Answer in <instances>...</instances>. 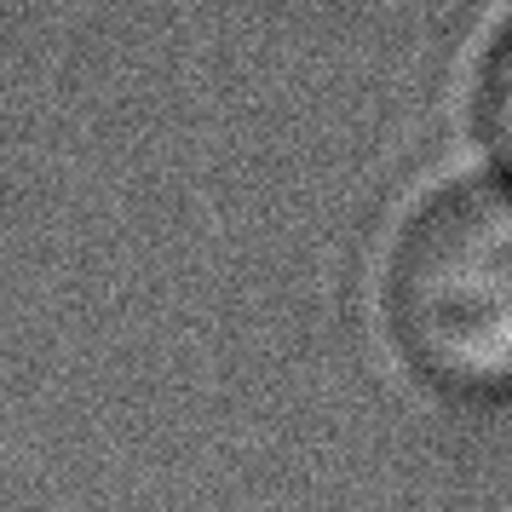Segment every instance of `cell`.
I'll use <instances>...</instances> for the list:
<instances>
[{"instance_id":"6da1fadb","label":"cell","mask_w":512,"mask_h":512,"mask_svg":"<svg viewBox=\"0 0 512 512\" xmlns=\"http://www.w3.org/2000/svg\"><path fill=\"white\" fill-rule=\"evenodd\" d=\"M386 300L415 369L461 392H512V190L461 185L426 202Z\"/></svg>"},{"instance_id":"7a4b0ae2","label":"cell","mask_w":512,"mask_h":512,"mask_svg":"<svg viewBox=\"0 0 512 512\" xmlns=\"http://www.w3.org/2000/svg\"><path fill=\"white\" fill-rule=\"evenodd\" d=\"M484 133L489 144H495V156L507 162L512 173V29L501 35V47H495V58H489V75H484Z\"/></svg>"}]
</instances>
